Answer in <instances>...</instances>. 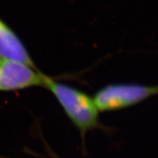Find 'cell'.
Segmentation results:
<instances>
[{"label":"cell","instance_id":"obj_3","mask_svg":"<svg viewBox=\"0 0 158 158\" xmlns=\"http://www.w3.org/2000/svg\"><path fill=\"white\" fill-rule=\"evenodd\" d=\"M45 75L37 68L10 59H0V91L10 92L44 85Z\"/></svg>","mask_w":158,"mask_h":158},{"label":"cell","instance_id":"obj_1","mask_svg":"<svg viewBox=\"0 0 158 158\" xmlns=\"http://www.w3.org/2000/svg\"><path fill=\"white\" fill-rule=\"evenodd\" d=\"M43 87L50 91L83 136L100 127L99 110L93 98L73 86L45 76Z\"/></svg>","mask_w":158,"mask_h":158},{"label":"cell","instance_id":"obj_2","mask_svg":"<svg viewBox=\"0 0 158 158\" xmlns=\"http://www.w3.org/2000/svg\"><path fill=\"white\" fill-rule=\"evenodd\" d=\"M155 95L158 85L114 84L98 90L93 99L99 111L108 112L131 107Z\"/></svg>","mask_w":158,"mask_h":158},{"label":"cell","instance_id":"obj_4","mask_svg":"<svg viewBox=\"0 0 158 158\" xmlns=\"http://www.w3.org/2000/svg\"><path fill=\"white\" fill-rule=\"evenodd\" d=\"M0 59L17 61L37 68L17 35L0 19Z\"/></svg>","mask_w":158,"mask_h":158}]
</instances>
